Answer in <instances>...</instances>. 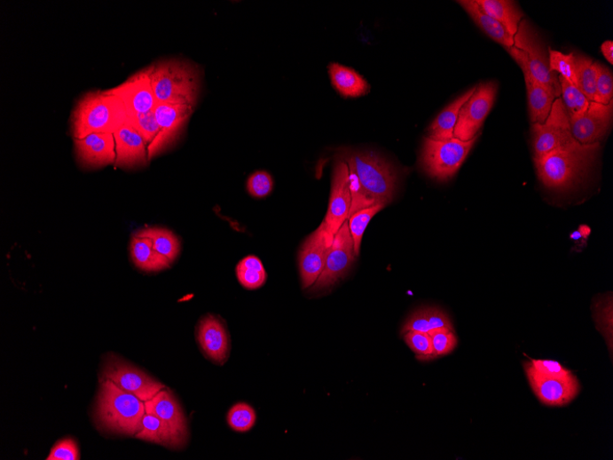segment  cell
Returning a JSON list of instances; mask_svg holds the SVG:
<instances>
[{"instance_id":"8d00e7d4","label":"cell","mask_w":613,"mask_h":460,"mask_svg":"<svg viewBox=\"0 0 613 460\" xmlns=\"http://www.w3.org/2000/svg\"><path fill=\"white\" fill-rule=\"evenodd\" d=\"M346 163H348V162H346ZM348 165L350 169L349 182L352 199L351 209L350 213V218H351V216L356 212L364 209H368L372 206L380 203L374 198L368 194V193L365 191V189L360 183V180L354 168L350 163H348Z\"/></svg>"},{"instance_id":"f6af8a7d","label":"cell","mask_w":613,"mask_h":460,"mask_svg":"<svg viewBox=\"0 0 613 460\" xmlns=\"http://www.w3.org/2000/svg\"><path fill=\"white\" fill-rule=\"evenodd\" d=\"M601 50L603 53L604 58L606 60L612 65L613 64V43L612 41H606L604 42L601 46Z\"/></svg>"},{"instance_id":"277c9868","label":"cell","mask_w":613,"mask_h":460,"mask_svg":"<svg viewBox=\"0 0 613 460\" xmlns=\"http://www.w3.org/2000/svg\"><path fill=\"white\" fill-rule=\"evenodd\" d=\"M148 67L157 102L196 106L200 90V74L197 65L172 59Z\"/></svg>"},{"instance_id":"7c38bea8","label":"cell","mask_w":613,"mask_h":460,"mask_svg":"<svg viewBox=\"0 0 613 460\" xmlns=\"http://www.w3.org/2000/svg\"><path fill=\"white\" fill-rule=\"evenodd\" d=\"M356 258L349 221H345L334 234L324 272L314 283L311 289L313 291H322L334 286L348 274Z\"/></svg>"},{"instance_id":"f546056e","label":"cell","mask_w":613,"mask_h":460,"mask_svg":"<svg viewBox=\"0 0 613 460\" xmlns=\"http://www.w3.org/2000/svg\"><path fill=\"white\" fill-rule=\"evenodd\" d=\"M236 275L240 284L248 289L261 288L268 279L263 263L255 256H248L239 262Z\"/></svg>"},{"instance_id":"60d3db41","label":"cell","mask_w":613,"mask_h":460,"mask_svg":"<svg viewBox=\"0 0 613 460\" xmlns=\"http://www.w3.org/2000/svg\"><path fill=\"white\" fill-rule=\"evenodd\" d=\"M248 192L254 198H264L269 196L274 187L272 176L266 171H256L248 179Z\"/></svg>"},{"instance_id":"ab89813d","label":"cell","mask_w":613,"mask_h":460,"mask_svg":"<svg viewBox=\"0 0 613 460\" xmlns=\"http://www.w3.org/2000/svg\"><path fill=\"white\" fill-rule=\"evenodd\" d=\"M428 334L432 339L436 358L450 354L458 345V338L454 330L439 329Z\"/></svg>"},{"instance_id":"2e32d148","label":"cell","mask_w":613,"mask_h":460,"mask_svg":"<svg viewBox=\"0 0 613 460\" xmlns=\"http://www.w3.org/2000/svg\"><path fill=\"white\" fill-rule=\"evenodd\" d=\"M613 116V100L608 105L591 101L584 114L570 117L573 138L582 145L601 143L610 129Z\"/></svg>"},{"instance_id":"e575fe53","label":"cell","mask_w":613,"mask_h":460,"mask_svg":"<svg viewBox=\"0 0 613 460\" xmlns=\"http://www.w3.org/2000/svg\"><path fill=\"white\" fill-rule=\"evenodd\" d=\"M136 438L144 441L169 448V438L166 434L162 422L153 414H145L143 419L142 429L138 432Z\"/></svg>"},{"instance_id":"484cf974","label":"cell","mask_w":613,"mask_h":460,"mask_svg":"<svg viewBox=\"0 0 613 460\" xmlns=\"http://www.w3.org/2000/svg\"><path fill=\"white\" fill-rule=\"evenodd\" d=\"M475 89L476 87L468 90L465 94L445 107L430 125L428 129V138L437 141H445L454 139V130L459 120L460 110L464 104L473 95Z\"/></svg>"},{"instance_id":"d6986e66","label":"cell","mask_w":613,"mask_h":460,"mask_svg":"<svg viewBox=\"0 0 613 460\" xmlns=\"http://www.w3.org/2000/svg\"><path fill=\"white\" fill-rule=\"evenodd\" d=\"M524 370L532 391L546 405L564 406L572 401L579 393V383L573 374L562 377H543Z\"/></svg>"},{"instance_id":"9c48e42d","label":"cell","mask_w":613,"mask_h":460,"mask_svg":"<svg viewBox=\"0 0 613 460\" xmlns=\"http://www.w3.org/2000/svg\"><path fill=\"white\" fill-rule=\"evenodd\" d=\"M100 380H110L145 402L167 388L143 370L114 355L106 357Z\"/></svg>"},{"instance_id":"4fadbf2b","label":"cell","mask_w":613,"mask_h":460,"mask_svg":"<svg viewBox=\"0 0 613 460\" xmlns=\"http://www.w3.org/2000/svg\"><path fill=\"white\" fill-rule=\"evenodd\" d=\"M334 237V234L323 222L303 242L299 253L303 289L312 287L324 272Z\"/></svg>"},{"instance_id":"f35d334b","label":"cell","mask_w":613,"mask_h":460,"mask_svg":"<svg viewBox=\"0 0 613 460\" xmlns=\"http://www.w3.org/2000/svg\"><path fill=\"white\" fill-rule=\"evenodd\" d=\"M405 340L420 361L436 359L431 337L428 333L411 331L405 334Z\"/></svg>"},{"instance_id":"74e56055","label":"cell","mask_w":613,"mask_h":460,"mask_svg":"<svg viewBox=\"0 0 613 460\" xmlns=\"http://www.w3.org/2000/svg\"><path fill=\"white\" fill-rule=\"evenodd\" d=\"M126 123L140 133L148 147L158 138L160 127L153 111L147 114L128 115Z\"/></svg>"},{"instance_id":"e0dca14e","label":"cell","mask_w":613,"mask_h":460,"mask_svg":"<svg viewBox=\"0 0 613 460\" xmlns=\"http://www.w3.org/2000/svg\"><path fill=\"white\" fill-rule=\"evenodd\" d=\"M74 143L80 167L95 170L115 164L116 145L114 133H92L83 139H74Z\"/></svg>"},{"instance_id":"ac0fdd59","label":"cell","mask_w":613,"mask_h":460,"mask_svg":"<svg viewBox=\"0 0 613 460\" xmlns=\"http://www.w3.org/2000/svg\"><path fill=\"white\" fill-rule=\"evenodd\" d=\"M349 174L348 163L345 161L338 160L334 169L331 197L324 221L334 234L350 218L352 199Z\"/></svg>"},{"instance_id":"b9f144b4","label":"cell","mask_w":613,"mask_h":460,"mask_svg":"<svg viewBox=\"0 0 613 460\" xmlns=\"http://www.w3.org/2000/svg\"><path fill=\"white\" fill-rule=\"evenodd\" d=\"M613 98V76L611 71L603 65H598L595 102L608 105Z\"/></svg>"},{"instance_id":"cb8c5ba5","label":"cell","mask_w":613,"mask_h":460,"mask_svg":"<svg viewBox=\"0 0 613 460\" xmlns=\"http://www.w3.org/2000/svg\"><path fill=\"white\" fill-rule=\"evenodd\" d=\"M328 71L334 88L344 98H359L369 93L367 81L353 68L332 63Z\"/></svg>"},{"instance_id":"7a4b0ae2","label":"cell","mask_w":613,"mask_h":460,"mask_svg":"<svg viewBox=\"0 0 613 460\" xmlns=\"http://www.w3.org/2000/svg\"><path fill=\"white\" fill-rule=\"evenodd\" d=\"M98 427L113 434L136 437L146 414L145 401L110 380H100L96 408Z\"/></svg>"},{"instance_id":"8fae6325","label":"cell","mask_w":613,"mask_h":460,"mask_svg":"<svg viewBox=\"0 0 613 460\" xmlns=\"http://www.w3.org/2000/svg\"><path fill=\"white\" fill-rule=\"evenodd\" d=\"M145 404L146 413L153 414L161 420L170 448L180 449L188 443V422L171 391L167 388L160 391Z\"/></svg>"},{"instance_id":"7402d4cb","label":"cell","mask_w":613,"mask_h":460,"mask_svg":"<svg viewBox=\"0 0 613 460\" xmlns=\"http://www.w3.org/2000/svg\"><path fill=\"white\" fill-rule=\"evenodd\" d=\"M198 341L210 361L220 365L227 361L230 340L224 324L219 318L208 315L200 321Z\"/></svg>"},{"instance_id":"30bf717a","label":"cell","mask_w":613,"mask_h":460,"mask_svg":"<svg viewBox=\"0 0 613 460\" xmlns=\"http://www.w3.org/2000/svg\"><path fill=\"white\" fill-rule=\"evenodd\" d=\"M498 93L495 81L478 85L460 110L454 130V138L469 141L478 137L487 116L491 113Z\"/></svg>"},{"instance_id":"d590c367","label":"cell","mask_w":613,"mask_h":460,"mask_svg":"<svg viewBox=\"0 0 613 460\" xmlns=\"http://www.w3.org/2000/svg\"><path fill=\"white\" fill-rule=\"evenodd\" d=\"M549 69L558 75H562L577 87L575 68V55L573 52L565 55L562 52L548 48Z\"/></svg>"},{"instance_id":"4dcf8cb0","label":"cell","mask_w":613,"mask_h":460,"mask_svg":"<svg viewBox=\"0 0 613 460\" xmlns=\"http://www.w3.org/2000/svg\"><path fill=\"white\" fill-rule=\"evenodd\" d=\"M598 65L599 63L593 62L587 57L581 55L575 56L577 88L587 97L590 101L594 100L596 93Z\"/></svg>"},{"instance_id":"ba28073f","label":"cell","mask_w":613,"mask_h":460,"mask_svg":"<svg viewBox=\"0 0 613 460\" xmlns=\"http://www.w3.org/2000/svg\"><path fill=\"white\" fill-rule=\"evenodd\" d=\"M515 47L525 53L528 69L540 84L548 89L557 99L562 96L558 75L549 69V57L538 33L526 19H523L516 35Z\"/></svg>"},{"instance_id":"5bb4252c","label":"cell","mask_w":613,"mask_h":460,"mask_svg":"<svg viewBox=\"0 0 613 460\" xmlns=\"http://www.w3.org/2000/svg\"><path fill=\"white\" fill-rule=\"evenodd\" d=\"M194 106L157 102L153 113L160 127L158 138L148 147V158L153 159L172 146L184 125L194 112Z\"/></svg>"},{"instance_id":"f1b7e54d","label":"cell","mask_w":613,"mask_h":460,"mask_svg":"<svg viewBox=\"0 0 613 460\" xmlns=\"http://www.w3.org/2000/svg\"><path fill=\"white\" fill-rule=\"evenodd\" d=\"M137 234L150 238L153 249L171 262H174L180 254L181 242L178 237L169 229L152 227L140 230Z\"/></svg>"},{"instance_id":"1f68e13d","label":"cell","mask_w":613,"mask_h":460,"mask_svg":"<svg viewBox=\"0 0 613 460\" xmlns=\"http://www.w3.org/2000/svg\"><path fill=\"white\" fill-rule=\"evenodd\" d=\"M558 80L562 88V100L570 118L587 111L591 102L587 97L563 76L558 75Z\"/></svg>"},{"instance_id":"603a6c76","label":"cell","mask_w":613,"mask_h":460,"mask_svg":"<svg viewBox=\"0 0 613 460\" xmlns=\"http://www.w3.org/2000/svg\"><path fill=\"white\" fill-rule=\"evenodd\" d=\"M130 250L132 262L144 272H161L169 268L172 263L153 249L150 238L141 236L137 233L131 237Z\"/></svg>"},{"instance_id":"52a82bcc","label":"cell","mask_w":613,"mask_h":460,"mask_svg":"<svg viewBox=\"0 0 613 460\" xmlns=\"http://www.w3.org/2000/svg\"><path fill=\"white\" fill-rule=\"evenodd\" d=\"M531 139L535 158L578 144L573 138L570 116L562 99H554L544 123H531Z\"/></svg>"},{"instance_id":"d6a6232c","label":"cell","mask_w":613,"mask_h":460,"mask_svg":"<svg viewBox=\"0 0 613 460\" xmlns=\"http://www.w3.org/2000/svg\"><path fill=\"white\" fill-rule=\"evenodd\" d=\"M386 206V204L380 203L368 209L361 210L349 218V226L353 238L354 250L357 258L359 257L362 238L368 224Z\"/></svg>"},{"instance_id":"d4e9b609","label":"cell","mask_w":613,"mask_h":460,"mask_svg":"<svg viewBox=\"0 0 613 460\" xmlns=\"http://www.w3.org/2000/svg\"><path fill=\"white\" fill-rule=\"evenodd\" d=\"M458 3L463 7L479 28H481L490 38L501 44L506 49L515 46V37L506 30L501 23L487 15L479 8L475 0H461V2Z\"/></svg>"},{"instance_id":"44dd1931","label":"cell","mask_w":613,"mask_h":460,"mask_svg":"<svg viewBox=\"0 0 613 460\" xmlns=\"http://www.w3.org/2000/svg\"><path fill=\"white\" fill-rule=\"evenodd\" d=\"M116 145L115 166L136 169L147 165L148 147L140 133L129 123H125L114 133Z\"/></svg>"},{"instance_id":"9a60e30c","label":"cell","mask_w":613,"mask_h":460,"mask_svg":"<svg viewBox=\"0 0 613 460\" xmlns=\"http://www.w3.org/2000/svg\"><path fill=\"white\" fill-rule=\"evenodd\" d=\"M108 92L121 99L128 115L150 113L157 104L149 67L131 75L119 86L108 90Z\"/></svg>"},{"instance_id":"7bdbcfd3","label":"cell","mask_w":613,"mask_h":460,"mask_svg":"<svg viewBox=\"0 0 613 460\" xmlns=\"http://www.w3.org/2000/svg\"><path fill=\"white\" fill-rule=\"evenodd\" d=\"M524 369L530 370L543 377H567L572 374L561 363L554 361L532 360L524 364Z\"/></svg>"},{"instance_id":"83f0119b","label":"cell","mask_w":613,"mask_h":460,"mask_svg":"<svg viewBox=\"0 0 613 460\" xmlns=\"http://www.w3.org/2000/svg\"><path fill=\"white\" fill-rule=\"evenodd\" d=\"M454 330L446 313L437 307L422 308L413 313L403 329L402 333L415 331L429 333L435 329Z\"/></svg>"},{"instance_id":"ee69618b","label":"cell","mask_w":613,"mask_h":460,"mask_svg":"<svg viewBox=\"0 0 613 460\" xmlns=\"http://www.w3.org/2000/svg\"><path fill=\"white\" fill-rule=\"evenodd\" d=\"M47 460H78L79 449L73 439H65L59 441L51 450Z\"/></svg>"},{"instance_id":"4316f807","label":"cell","mask_w":613,"mask_h":460,"mask_svg":"<svg viewBox=\"0 0 613 460\" xmlns=\"http://www.w3.org/2000/svg\"><path fill=\"white\" fill-rule=\"evenodd\" d=\"M475 3L487 15L501 23L515 37L523 20V13L515 3L510 0H475Z\"/></svg>"},{"instance_id":"5b68a950","label":"cell","mask_w":613,"mask_h":460,"mask_svg":"<svg viewBox=\"0 0 613 460\" xmlns=\"http://www.w3.org/2000/svg\"><path fill=\"white\" fill-rule=\"evenodd\" d=\"M478 137L469 141L452 139L437 141L423 139L420 166L430 178L447 181L454 177L464 164Z\"/></svg>"},{"instance_id":"6da1fadb","label":"cell","mask_w":613,"mask_h":460,"mask_svg":"<svg viewBox=\"0 0 613 460\" xmlns=\"http://www.w3.org/2000/svg\"><path fill=\"white\" fill-rule=\"evenodd\" d=\"M601 143L576 146L535 158L538 175L549 189L566 192L584 180L594 163Z\"/></svg>"},{"instance_id":"8992f818","label":"cell","mask_w":613,"mask_h":460,"mask_svg":"<svg viewBox=\"0 0 613 460\" xmlns=\"http://www.w3.org/2000/svg\"><path fill=\"white\" fill-rule=\"evenodd\" d=\"M343 159L354 168L370 196L386 205L393 201L397 176L385 159L373 152H354L344 155Z\"/></svg>"},{"instance_id":"836d02e7","label":"cell","mask_w":613,"mask_h":460,"mask_svg":"<svg viewBox=\"0 0 613 460\" xmlns=\"http://www.w3.org/2000/svg\"><path fill=\"white\" fill-rule=\"evenodd\" d=\"M227 422L233 431L248 432L255 424L256 414L251 405L239 402L233 405L228 412Z\"/></svg>"},{"instance_id":"3957f363","label":"cell","mask_w":613,"mask_h":460,"mask_svg":"<svg viewBox=\"0 0 613 460\" xmlns=\"http://www.w3.org/2000/svg\"><path fill=\"white\" fill-rule=\"evenodd\" d=\"M128 113L123 102L108 91L85 93L76 101L70 119L74 139L92 133H114L123 126Z\"/></svg>"},{"instance_id":"ffe728a7","label":"cell","mask_w":613,"mask_h":460,"mask_svg":"<svg viewBox=\"0 0 613 460\" xmlns=\"http://www.w3.org/2000/svg\"><path fill=\"white\" fill-rule=\"evenodd\" d=\"M506 50L508 51L511 57L523 70L531 123H544L551 112L553 102L556 98L531 75L527 67L525 53L523 51L515 46Z\"/></svg>"}]
</instances>
